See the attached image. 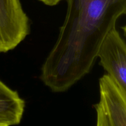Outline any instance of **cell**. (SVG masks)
<instances>
[{
  "label": "cell",
  "mask_w": 126,
  "mask_h": 126,
  "mask_svg": "<svg viewBox=\"0 0 126 126\" xmlns=\"http://www.w3.org/2000/svg\"><path fill=\"white\" fill-rule=\"evenodd\" d=\"M126 14V0H67L57 39L43 63L40 79L63 93L91 72L107 35Z\"/></svg>",
  "instance_id": "obj_1"
},
{
  "label": "cell",
  "mask_w": 126,
  "mask_h": 126,
  "mask_svg": "<svg viewBox=\"0 0 126 126\" xmlns=\"http://www.w3.org/2000/svg\"><path fill=\"white\" fill-rule=\"evenodd\" d=\"M25 108V102L18 92L0 80V122L7 126L20 124Z\"/></svg>",
  "instance_id": "obj_5"
},
{
  "label": "cell",
  "mask_w": 126,
  "mask_h": 126,
  "mask_svg": "<svg viewBox=\"0 0 126 126\" xmlns=\"http://www.w3.org/2000/svg\"><path fill=\"white\" fill-rule=\"evenodd\" d=\"M97 112V126H110L106 114L99 103L94 105Z\"/></svg>",
  "instance_id": "obj_6"
},
{
  "label": "cell",
  "mask_w": 126,
  "mask_h": 126,
  "mask_svg": "<svg viewBox=\"0 0 126 126\" xmlns=\"http://www.w3.org/2000/svg\"><path fill=\"white\" fill-rule=\"evenodd\" d=\"M44 4L49 6H54L59 4L62 0H39Z\"/></svg>",
  "instance_id": "obj_7"
},
{
  "label": "cell",
  "mask_w": 126,
  "mask_h": 126,
  "mask_svg": "<svg viewBox=\"0 0 126 126\" xmlns=\"http://www.w3.org/2000/svg\"><path fill=\"white\" fill-rule=\"evenodd\" d=\"M99 91L98 103L110 126H126V93L107 74L100 78Z\"/></svg>",
  "instance_id": "obj_4"
},
{
  "label": "cell",
  "mask_w": 126,
  "mask_h": 126,
  "mask_svg": "<svg viewBox=\"0 0 126 126\" xmlns=\"http://www.w3.org/2000/svg\"><path fill=\"white\" fill-rule=\"evenodd\" d=\"M30 32L20 0H0V53L15 49Z\"/></svg>",
  "instance_id": "obj_2"
},
{
  "label": "cell",
  "mask_w": 126,
  "mask_h": 126,
  "mask_svg": "<svg viewBox=\"0 0 126 126\" xmlns=\"http://www.w3.org/2000/svg\"><path fill=\"white\" fill-rule=\"evenodd\" d=\"M0 126H6V125H5V124H2L0 122Z\"/></svg>",
  "instance_id": "obj_8"
},
{
  "label": "cell",
  "mask_w": 126,
  "mask_h": 126,
  "mask_svg": "<svg viewBox=\"0 0 126 126\" xmlns=\"http://www.w3.org/2000/svg\"><path fill=\"white\" fill-rule=\"evenodd\" d=\"M97 58L107 75L126 93V45L116 28L112 30L103 41Z\"/></svg>",
  "instance_id": "obj_3"
}]
</instances>
